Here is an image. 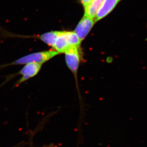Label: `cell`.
<instances>
[{"instance_id":"6da1fadb","label":"cell","mask_w":147,"mask_h":147,"mask_svg":"<svg viewBox=\"0 0 147 147\" xmlns=\"http://www.w3.org/2000/svg\"><path fill=\"white\" fill-rule=\"evenodd\" d=\"M59 53L55 51V50H50L47 51H40L38 52L33 53L24 55L13 62L8 64L0 66V68L8 67L11 65H25L26 64L30 63L42 64L54 58L57 55H59Z\"/></svg>"},{"instance_id":"7a4b0ae2","label":"cell","mask_w":147,"mask_h":147,"mask_svg":"<svg viewBox=\"0 0 147 147\" xmlns=\"http://www.w3.org/2000/svg\"><path fill=\"white\" fill-rule=\"evenodd\" d=\"M81 42L74 31H59L53 48L60 54H65L71 48L80 47Z\"/></svg>"},{"instance_id":"3957f363","label":"cell","mask_w":147,"mask_h":147,"mask_svg":"<svg viewBox=\"0 0 147 147\" xmlns=\"http://www.w3.org/2000/svg\"><path fill=\"white\" fill-rule=\"evenodd\" d=\"M65 63L78 82V72L81 61L80 47H73L65 53Z\"/></svg>"},{"instance_id":"277c9868","label":"cell","mask_w":147,"mask_h":147,"mask_svg":"<svg viewBox=\"0 0 147 147\" xmlns=\"http://www.w3.org/2000/svg\"><path fill=\"white\" fill-rule=\"evenodd\" d=\"M96 23L95 19L84 15L74 31L81 41H83L90 32Z\"/></svg>"},{"instance_id":"5b68a950","label":"cell","mask_w":147,"mask_h":147,"mask_svg":"<svg viewBox=\"0 0 147 147\" xmlns=\"http://www.w3.org/2000/svg\"><path fill=\"white\" fill-rule=\"evenodd\" d=\"M42 66V64L36 63H30L24 65V67L16 74V75H21L22 76L17 81L16 85H20L26 81L36 76L40 71Z\"/></svg>"},{"instance_id":"8992f818","label":"cell","mask_w":147,"mask_h":147,"mask_svg":"<svg viewBox=\"0 0 147 147\" xmlns=\"http://www.w3.org/2000/svg\"><path fill=\"white\" fill-rule=\"evenodd\" d=\"M120 0H105L95 16V22L98 21L109 15Z\"/></svg>"},{"instance_id":"52a82bcc","label":"cell","mask_w":147,"mask_h":147,"mask_svg":"<svg viewBox=\"0 0 147 147\" xmlns=\"http://www.w3.org/2000/svg\"><path fill=\"white\" fill-rule=\"evenodd\" d=\"M105 0H93L84 9V15L95 19V16L98 13Z\"/></svg>"},{"instance_id":"ba28073f","label":"cell","mask_w":147,"mask_h":147,"mask_svg":"<svg viewBox=\"0 0 147 147\" xmlns=\"http://www.w3.org/2000/svg\"><path fill=\"white\" fill-rule=\"evenodd\" d=\"M59 31L48 32L41 35L35 36V37L40 40L42 42L53 48L58 36Z\"/></svg>"},{"instance_id":"9c48e42d","label":"cell","mask_w":147,"mask_h":147,"mask_svg":"<svg viewBox=\"0 0 147 147\" xmlns=\"http://www.w3.org/2000/svg\"><path fill=\"white\" fill-rule=\"evenodd\" d=\"M93 0H79L80 3L83 7L84 9L86 8L91 2Z\"/></svg>"},{"instance_id":"30bf717a","label":"cell","mask_w":147,"mask_h":147,"mask_svg":"<svg viewBox=\"0 0 147 147\" xmlns=\"http://www.w3.org/2000/svg\"><path fill=\"white\" fill-rule=\"evenodd\" d=\"M44 147H58L57 145L54 144H51L47 145V146H45Z\"/></svg>"}]
</instances>
